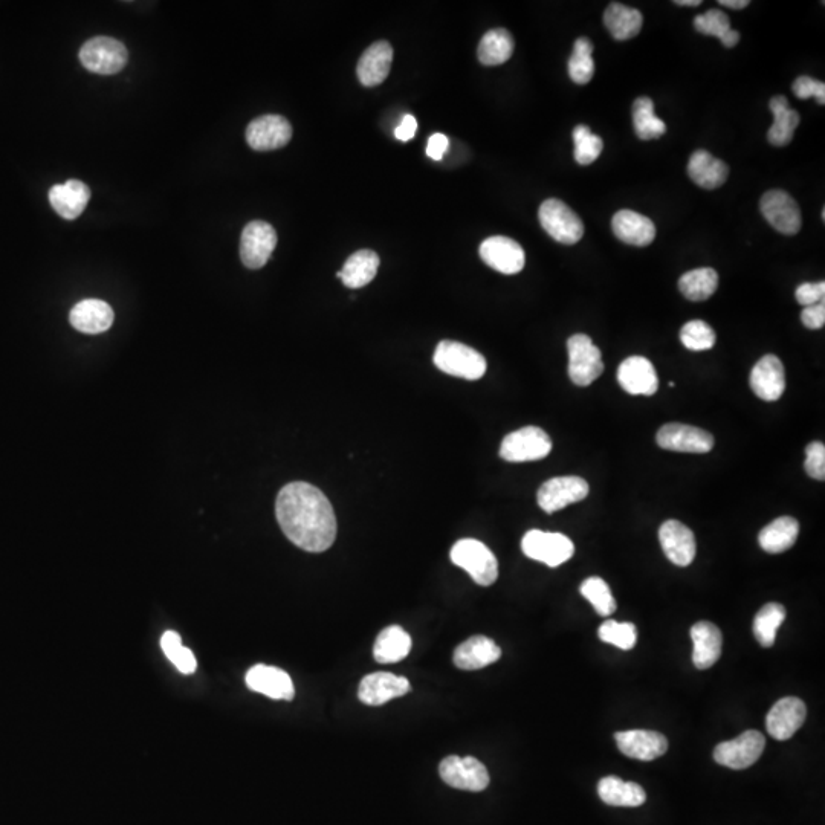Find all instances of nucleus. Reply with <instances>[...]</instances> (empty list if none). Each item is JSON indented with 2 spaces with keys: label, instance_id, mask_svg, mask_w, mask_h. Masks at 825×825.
I'll return each instance as SVG.
<instances>
[{
  "label": "nucleus",
  "instance_id": "35",
  "mask_svg": "<svg viewBox=\"0 0 825 825\" xmlns=\"http://www.w3.org/2000/svg\"><path fill=\"white\" fill-rule=\"evenodd\" d=\"M410 650V635L399 625H392L379 633L373 647V656L378 664H396L405 659Z\"/></svg>",
  "mask_w": 825,
  "mask_h": 825
},
{
  "label": "nucleus",
  "instance_id": "34",
  "mask_svg": "<svg viewBox=\"0 0 825 825\" xmlns=\"http://www.w3.org/2000/svg\"><path fill=\"white\" fill-rule=\"evenodd\" d=\"M800 525L792 517H780L772 521L758 535L761 549L767 554H783L796 543Z\"/></svg>",
  "mask_w": 825,
  "mask_h": 825
},
{
  "label": "nucleus",
  "instance_id": "31",
  "mask_svg": "<svg viewBox=\"0 0 825 825\" xmlns=\"http://www.w3.org/2000/svg\"><path fill=\"white\" fill-rule=\"evenodd\" d=\"M379 257L375 251L361 250L347 259L337 277L350 289H360L369 285L376 277Z\"/></svg>",
  "mask_w": 825,
  "mask_h": 825
},
{
  "label": "nucleus",
  "instance_id": "26",
  "mask_svg": "<svg viewBox=\"0 0 825 825\" xmlns=\"http://www.w3.org/2000/svg\"><path fill=\"white\" fill-rule=\"evenodd\" d=\"M91 190L85 182L71 179L65 184L54 185L49 190V202L55 213L63 219L74 220L88 207Z\"/></svg>",
  "mask_w": 825,
  "mask_h": 825
},
{
  "label": "nucleus",
  "instance_id": "29",
  "mask_svg": "<svg viewBox=\"0 0 825 825\" xmlns=\"http://www.w3.org/2000/svg\"><path fill=\"white\" fill-rule=\"evenodd\" d=\"M392 62V45L389 42H376L361 55L356 74L364 86L373 88L389 77Z\"/></svg>",
  "mask_w": 825,
  "mask_h": 825
},
{
  "label": "nucleus",
  "instance_id": "54",
  "mask_svg": "<svg viewBox=\"0 0 825 825\" xmlns=\"http://www.w3.org/2000/svg\"><path fill=\"white\" fill-rule=\"evenodd\" d=\"M722 7L732 8V10H743L748 7L749 0H720Z\"/></svg>",
  "mask_w": 825,
  "mask_h": 825
},
{
  "label": "nucleus",
  "instance_id": "4",
  "mask_svg": "<svg viewBox=\"0 0 825 825\" xmlns=\"http://www.w3.org/2000/svg\"><path fill=\"white\" fill-rule=\"evenodd\" d=\"M538 217L544 231L563 245H575L583 239V220L560 199L544 201L538 211Z\"/></svg>",
  "mask_w": 825,
  "mask_h": 825
},
{
  "label": "nucleus",
  "instance_id": "20",
  "mask_svg": "<svg viewBox=\"0 0 825 825\" xmlns=\"http://www.w3.org/2000/svg\"><path fill=\"white\" fill-rule=\"evenodd\" d=\"M615 740L619 751L633 760L653 761L668 751L667 737L659 732L633 729V731L618 732Z\"/></svg>",
  "mask_w": 825,
  "mask_h": 825
},
{
  "label": "nucleus",
  "instance_id": "32",
  "mask_svg": "<svg viewBox=\"0 0 825 825\" xmlns=\"http://www.w3.org/2000/svg\"><path fill=\"white\" fill-rule=\"evenodd\" d=\"M775 120L767 133V140L772 146L786 147L793 140L796 127L800 124V115L796 110L790 109L789 100L784 95H777L769 103Z\"/></svg>",
  "mask_w": 825,
  "mask_h": 825
},
{
  "label": "nucleus",
  "instance_id": "42",
  "mask_svg": "<svg viewBox=\"0 0 825 825\" xmlns=\"http://www.w3.org/2000/svg\"><path fill=\"white\" fill-rule=\"evenodd\" d=\"M161 648L182 674L195 673L198 668L195 654L182 645L181 636L176 631H165L161 638Z\"/></svg>",
  "mask_w": 825,
  "mask_h": 825
},
{
  "label": "nucleus",
  "instance_id": "28",
  "mask_svg": "<svg viewBox=\"0 0 825 825\" xmlns=\"http://www.w3.org/2000/svg\"><path fill=\"white\" fill-rule=\"evenodd\" d=\"M612 228L615 236L627 245L648 246L656 237L653 220L636 211H618L613 216Z\"/></svg>",
  "mask_w": 825,
  "mask_h": 825
},
{
  "label": "nucleus",
  "instance_id": "56",
  "mask_svg": "<svg viewBox=\"0 0 825 825\" xmlns=\"http://www.w3.org/2000/svg\"><path fill=\"white\" fill-rule=\"evenodd\" d=\"M674 4L679 5V7H699L702 2L700 0H676Z\"/></svg>",
  "mask_w": 825,
  "mask_h": 825
},
{
  "label": "nucleus",
  "instance_id": "27",
  "mask_svg": "<svg viewBox=\"0 0 825 825\" xmlns=\"http://www.w3.org/2000/svg\"><path fill=\"white\" fill-rule=\"evenodd\" d=\"M693 662L699 670H708L722 656L723 636L717 625L700 621L691 627Z\"/></svg>",
  "mask_w": 825,
  "mask_h": 825
},
{
  "label": "nucleus",
  "instance_id": "3",
  "mask_svg": "<svg viewBox=\"0 0 825 825\" xmlns=\"http://www.w3.org/2000/svg\"><path fill=\"white\" fill-rule=\"evenodd\" d=\"M450 557L456 566L470 573L474 583L479 586H492L499 578L497 558L482 541L474 538L457 541L451 549Z\"/></svg>",
  "mask_w": 825,
  "mask_h": 825
},
{
  "label": "nucleus",
  "instance_id": "11",
  "mask_svg": "<svg viewBox=\"0 0 825 825\" xmlns=\"http://www.w3.org/2000/svg\"><path fill=\"white\" fill-rule=\"evenodd\" d=\"M761 213L778 233L795 236L803 227L801 210L795 199L783 190L764 193L760 202Z\"/></svg>",
  "mask_w": 825,
  "mask_h": 825
},
{
  "label": "nucleus",
  "instance_id": "49",
  "mask_svg": "<svg viewBox=\"0 0 825 825\" xmlns=\"http://www.w3.org/2000/svg\"><path fill=\"white\" fill-rule=\"evenodd\" d=\"M793 94L800 100H807V98H816L819 104L824 106L825 103V83L815 80L812 77L796 78L792 86Z\"/></svg>",
  "mask_w": 825,
  "mask_h": 825
},
{
  "label": "nucleus",
  "instance_id": "24",
  "mask_svg": "<svg viewBox=\"0 0 825 825\" xmlns=\"http://www.w3.org/2000/svg\"><path fill=\"white\" fill-rule=\"evenodd\" d=\"M69 321L78 332H83V334H103L114 323V311L106 301L89 298V300L80 301L72 308Z\"/></svg>",
  "mask_w": 825,
  "mask_h": 825
},
{
  "label": "nucleus",
  "instance_id": "1",
  "mask_svg": "<svg viewBox=\"0 0 825 825\" xmlns=\"http://www.w3.org/2000/svg\"><path fill=\"white\" fill-rule=\"evenodd\" d=\"M275 515L289 541L312 554L329 549L337 538V517L326 495L311 483L283 486L275 500Z\"/></svg>",
  "mask_w": 825,
  "mask_h": 825
},
{
  "label": "nucleus",
  "instance_id": "44",
  "mask_svg": "<svg viewBox=\"0 0 825 825\" xmlns=\"http://www.w3.org/2000/svg\"><path fill=\"white\" fill-rule=\"evenodd\" d=\"M573 144H575V161L580 165H590L599 158L602 153L601 138L592 133L590 127L580 124L573 129Z\"/></svg>",
  "mask_w": 825,
  "mask_h": 825
},
{
  "label": "nucleus",
  "instance_id": "18",
  "mask_svg": "<svg viewBox=\"0 0 825 825\" xmlns=\"http://www.w3.org/2000/svg\"><path fill=\"white\" fill-rule=\"evenodd\" d=\"M807 717L806 703L798 697H784L775 703L767 714L766 728L775 740H789L804 725Z\"/></svg>",
  "mask_w": 825,
  "mask_h": 825
},
{
  "label": "nucleus",
  "instance_id": "39",
  "mask_svg": "<svg viewBox=\"0 0 825 825\" xmlns=\"http://www.w3.org/2000/svg\"><path fill=\"white\" fill-rule=\"evenodd\" d=\"M633 124L639 140H657L667 133V124L654 114V103L651 98L641 97L633 104Z\"/></svg>",
  "mask_w": 825,
  "mask_h": 825
},
{
  "label": "nucleus",
  "instance_id": "50",
  "mask_svg": "<svg viewBox=\"0 0 825 825\" xmlns=\"http://www.w3.org/2000/svg\"><path fill=\"white\" fill-rule=\"evenodd\" d=\"M795 297L804 308L821 303L825 297V283H803L796 288Z\"/></svg>",
  "mask_w": 825,
  "mask_h": 825
},
{
  "label": "nucleus",
  "instance_id": "51",
  "mask_svg": "<svg viewBox=\"0 0 825 825\" xmlns=\"http://www.w3.org/2000/svg\"><path fill=\"white\" fill-rule=\"evenodd\" d=\"M801 321L807 329H822L825 324V301L804 308L801 312Z\"/></svg>",
  "mask_w": 825,
  "mask_h": 825
},
{
  "label": "nucleus",
  "instance_id": "53",
  "mask_svg": "<svg viewBox=\"0 0 825 825\" xmlns=\"http://www.w3.org/2000/svg\"><path fill=\"white\" fill-rule=\"evenodd\" d=\"M416 129H418V121L413 115H405L404 120L401 121L398 127H396L395 135L399 141H410L413 136L416 135Z\"/></svg>",
  "mask_w": 825,
  "mask_h": 825
},
{
  "label": "nucleus",
  "instance_id": "45",
  "mask_svg": "<svg viewBox=\"0 0 825 825\" xmlns=\"http://www.w3.org/2000/svg\"><path fill=\"white\" fill-rule=\"evenodd\" d=\"M680 341L683 346L693 352H703L712 349L717 341L714 329L702 320H693L686 323L680 330Z\"/></svg>",
  "mask_w": 825,
  "mask_h": 825
},
{
  "label": "nucleus",
  "instance_id": "41",
  "mask_svg": "<svg viewBox=\"0 0 825 825\" xmlns=\"http://www.w3.org/2000/svg\"><path fill=\"white\" fill-rule=\"evenodd\" d=\"M569 75L576 85H587L595 75L593 43L587 37H580L573 45L572 57L569 60Z\"/></svg>",
  "mask_w": 825,
  "mask_h": 825
},
{
  "label": "nucleus",
  "instance_id": "2",
  "mask_svg": "<svg viewBox=\"0 0 825 825\" xmlns=\"http://www.w3.org/2000/svg\"><path fill=\"white\" fill-rule=\"evenodd\" d=\"M433 363L440 372L447 375L463 378L466 381H477L486 373L485 356L473 347L457 341H440L434 352Z\"/></svg>",
  "mask_w": 825,
  "mask_h": 825
},
{
  "label": "nucleus",
  "instance_id": "43",
  "mask_svg": "<svg viewBox=\"0 0 825 825\" xmlns=\"http://www.w3.org/2000/svg\"><path fill=\"white\" fill-rule=\"evenodd\" d=\"M581 595L595 607L599 616L613 615L616 612V601L613 598L612 590L599 576L587 578L580 587Z\"/></svg>",
  "mask_w": 825,
  "mask_h": 825
},
{
  "label": "nucleus",
  "instance_id": "46",
  "mask_svg": "<svg viewBox=\"0 0 825 825\" xmlns=\"http://www.w3.org/2000/svg\"><path fill=\"white\" fill-rule=\"evenodd\" d=\"M599 639L621 650H631L638 642V630L631 622L605 621L598 630Z\"/></svg>",
  "mask_w": 825,
  "mask_h": 825
},
{
  "label": "nucleus",
  "instance_id": "38",
  "mask_svg": "<svg viewBox=\"0 0 825 825\" xmlns=\"http://www.w3.org/2000/svg\"><path fill=\"white\" fill-rule=\"evenodd\" d=\"M719 288V274L712 268H699L680 277L679 289L691 301H705Z\"/></svg>",
  "mask_w": 825,
  "mask_h": 825
},
{
  "label": "nucleus",
  "instance_id": "22",
  "mask_svg": "<svg viewBox=\"0 0 825 825\" xmlns=\"http://www.w3.org/2000/svg\"><path fill=\"white\" fill-rule=\"evenodd\" d=\"M618 382L630 395L653 396L659 389L656 369L644 356H630L618 369Z\"/></svg>",
  "mask_w": 825,
  "mask_h": 825
},
{
  "label": "nucleus",
  "instance_id": "6",
  "mask_svg": "<svg viewBox=\"0 0 825 825\" xmlns=\"http://www.w3.org/2000/svg\"><path fill=\"white\" fill-rule=\"evenodd\" d=\"M521 550L526 557L549 567L561 566L575 554V546L569 537L558 532H544L538 529L529 531L523 537Z\"/></svg>",
  "mask_w": 825,
  "mask_h": 825
},
{
  "label": "nucleus",
  "instance_id": "5",
  "mask_svg": "<svg viewBox=\"0 0 825 825\" xmlns=\"http://www.w3.org/2000/svg\"><path fill=\"white\" fill-rule=\"evenodd\" d=\"M552 440L541 428L529 425L509 433L500 447V457L506 462H534L549 456Z\"/></svg>",
  "mask_w": 825,
  "mask_h": 825
},
{
  "label": "nucleus",
  "instance_id": "48",
  "mask_svg": "<svg viewBox=\"0 0 825 825\" xmlns=\"http://www.w3.org/2000/svg\"><path fill=\"white\" fill-rule=\"evenodd\" d=\"M806 473L812 479L825 480V445L822 442H812L806 448Z\"/></svg>",
  "mask_w": 825,
  "mask_h": 825
},
{
  "label": "nucleus",
  "instance_id": "23",
  "mask_svg": "<svg viewBox=\"0 0 825 825\" xmlns=\"http://www.w3.org/2000/svg\"><path fill=\"white\" fill-rule=\"evenodd\" d=\"M410 691V682L405 677L392 673H373L360 683L358 697L370 706H381L390 700L405 696Z\"/></svg>",
  "mask_w": 825,
  "mask_h": 825
},
{
  "label": "nucleus",
  "instance_id": "21",
  "mask_svg": "<svg viewBox=\"0 0 825 825\" xmlns=\"http://www.w3.org/2000/svg\"><path fill=\"white\" fill-rule=\"evenodd\" d=\"M246 686L254 693L274 700H292L295 696L291 676L280 668L256 665L245 677Z\"/></svg>",
  "mask_w": 825,
  "mask_h": 825
},
{
  "label": "nucleus",
  "instance_id": "30",
  "mask_svg": "<svg viewBox=\"0 0 825 825\" xmlns=\"http://www.w3.org/2000/svg\"><path fill=\"white\" fill-rule=\"evenodd\" d=\"M688 175L699 187L715 190L725 184L729 167L722 159L715 158L706 150H697L688 162Z\"/></svg>",
  "mask_w": 825,
  "mask_h": 825
},
{
  "label": "nucleus",
  "instance_id": "19",
  "mask_svg": "<svg viewBox=\"0 0 825 825\" xmlns=\"http://www.w3.org/2000/svg\"><path fill=\"white\" fill-rule=\"evenodd\" d=\"M751 389L763 401L774 402L786 390V372L783 363L775 355H766L755 364L751 372Z\"/></svg>",
  "mask_w": 825,
  "mask_h": 825
},
{
  "label": "nucleus",
  "instance_id": "47",
  "mask_svg": "<svg viewBox=\"0 0 825 825\" xmlns=\"http://www.w3.org/2000/svg\"><path fill=\"white\" fill-rule=\"evenodd\" d=\"M694 26H696V30L699 31L700 34L717 37V39H720V42H722V40L728 36L729 31L732 30L729 17L726 16L722 10H717V8H712V10L697 16L696 19H694Z\"/></svg>",
  "mask_w": 825,
  "mask_h": 825
},
{
  "label": "nucleus",
  "instance_id": "25",
  "mask_svg": "<svg viewBox=\"0 0 825 825\" xmlns=\"http://www.w3.org/2000/svg\"><path fill=\"white\" fill-rule=\"evenodd\" d=\"M502 657V650L486 636H473L460 644L454 651V665L459 670H482L495 664Z\"/></svg>",
  "mask_w": 825,
  "mask_h": 825
},
{
  "label": "nucleus",
  "instance_id": "7",
  "mask_svg": "<svg viewBox=\"0 0 825 825\" xmlns=\"http://www.w3.org/2000/svg\"><path fill=\"white\" fill-rule=\"evenodd\" d=\"M567 352H569V376L573 384L587 387L604 372L601 350L587 335L576 334L570 337L567 341Z\"/></svg>",
  "mask_w": 825,
  "mask_h": 825
},
{
  "label": "nucleus",
  "instance_id": "16",
  "mask_svg": "<svg viewBox=\"0 0 825 825\" xmlns=\"http://www.w3.org/2000/svg\"><path fill=\"white\" fill-rule=\"evenodd\" d=\"M479 253L489 268L502 274H518L525 268V250L521 248L520 243L509 237H489L480 245Z\"/></svg>",
  "mask_w": 825,
  "mask_h": 825
},
{
  "label": "nucleus",
  "instance_id": "15",
  "mask_svg": "<svg viewBox=\"0 0 825 825\" xmlns=\"http://www.w3.org/2000/svg\"><path fill=\"white\" fill-rule=\"evenodd\" d=\"M291 138V123L282 115H263L251 121L246 129V141L257 152L282 149Z\"/></svg>",
  "mask_w": 825,
  "mask_h": 825
},
{
  "label": "nucleus",
  "instance_id": "8",
  "mask_svg": "<svg viewBox=\"0 0 825 825\" xmlns=\"http://www.w3.org/2000/svg\"><path fill=\"white\" fill-rule=\"evenodd\" d=\"M129 60L126 46L110 37H94L80 49V62L88 71L114 75L123 71Z\"/></svg>",
  "mask_w": 825,
  "mask_h": 825
},
{
  "label": "nucleus",
  "instance_id": "14",
  "mask_svg": "<svg viewBox=\"0 0 825 825\" xmlns=\"http://www.w3.org/2000/svg\"><path fill=\"white\" fill-rule=\"evenodd\" d=\"M657 445L676 453H709L714 447V437L702 428L686 424H665L657 431Z\"/></svg>",
  "mask_w": 825,
  "mask_h": 825
},
{
  "label": "nucleus",
  "instance_id": "9",
  "mask_svg": "<svg viewBox=\"0 0 825 825\" xmlns=\"http://www.w3.org/2000/svg\"><path fill=\"white\" fill-rule=\"evenodd\" d=\"M439 774L445 784L466 792H482L489 786L488 770L474 757L451 755L440 763Z\"/></svg>",
  "mask_w": 825,
  "mask_h": 825
},
{
  "label": "nucleus",
  "instance_id": "52",
  "mask_svg": "<svg viewBox=\"0 0 825 825\" xmlns=\"http://www.w3.org/2000/svg\"><path fill=\"white\" fill-rule=\"evenodd\" d=\"M448 144H450V141L444 133H434L428 140L427 155L434 161H440L444 158V153L447 152Z\"/></svg>",
  "mask_w": 825,
  "mask_h": 825
},
{
  "label": "nucleus",
  "instance_id": "40",
  "mask_svg": "<svg viewBox=\"0 0 825 825\" xmlns=\"http://www.w3.org/2000/svg\"><path fill=\"white\" fill-rule=\"evenodd\" d=\"M786 619V609L778 602H769L757 613L754 619V635L758 644L770 648L777 639L778 628Z\"/></svg>",
  "mask_w": 825,
  "mask_h": 825
},
{
  "label": "nucleus",
  "instance_id": "12",
  "mask_svg": "<svg viewBox=\"0 0 825 825\" xmlns=\"http://www.w3.org/2000/svg\"><path fill=\"white\" fill-rule=\"evenodd\" d=\"M589 483L581 477L564 476L547 480L538 489L537 502L547 514L561 511L566 506L581 502L589 495Z\"/></svg>",
  "mask_w": 825,
  "mask_h": 825
},
{
  "label": "nucleus",
  "instance_id": "10",
  "mask_svg": "<svg viewBox=\"0 0 825 825\" xmlns=\"http://www.w3.org/2000/svg\"><path fill=\"white\" fill-rule=\"evenodd\" d=\"M766 746L761 732L746 731L734 740L723 741L714 749V760L729 769H748L760 760Z\"/></svg>",
  "mask_w": 825,
  "mask_h": 825
},
{
  "label": "nucleus",
  "instance_id": "13",
  "mask_svg": "<svg viewBox=\"0 0 825 825\" xmlns=\"http://www.w3.org/2000/svg\"><path fill=\"white\" fill-rule=\"evenodd\" d=\"M277 246V233L263 220L246 225L240 239V259L250 269H260L268 263Z\"/></svg>",
  "mask_w": 825,
  "mask_h": 825
},
{
  "label": "nucleus",
  "instance_id": "36",
  "mask_svg": "<svg viewBox=\"0 0 825 825\" xmlns=\"http://www.w3.org/2000/svg\"><path fill=\"white\" fill-rule=\"evenodd\" d=\"M604 23L616 40H630L641 33L644 17L636 8L613 2L605 10Z\"/></svg>",
  "mask_w": 825,
  "mask_h": 825
},
{
  "label": "nucleus",
  "instance_id": "33",
  "mask_svg": "<svg viewBox=\"0 0 825 825\" xmlns=\"http://www.w3.org/2000/svg\"><path fill=\"white\" fill-rule=\"evenodd\" d=\"M599 798L613 807H639L647 801V793L639 784L618 777H605L598 783Z\"/></svg>",
  "mask_w": 825,
  "mask_h": 825
},
{
  "label": "nucleus",
  "instance_id": "37",
  "mask_svg": "<svg viewBox=\"0 0 825 825\" xmlns=\"http://www.w3.org/2000/svg\"><path fill=\"white\" fill-rule=\"evenodd\" d=\"M514 39L509 31L503 28L488 31L482 37L477 49V57L485 66H499L508 62L514 54Z\"/></svg>",
  "mask_w": 825,
  "mask_h": 825
},
{
  "label": "nucleus",
  "instance_id": "55",
  "mask_svg": "<svg viewBox=\"0 0 825 825\" xmlns=\"http://www.w3.org/2000/svg\"><path fill=\"white\" fill-rule=\"evenodd\" d=\"M738 42H740V33L735 30L729 31L728 36L722 40L723 46H726V48H734Z\"/></svg>",
  "mask_w": 825,
  "mask_h": 825
},
{
  "label": "nucleus",
  "instance_id": "17",
  "mask_svg": "<svg viewBox=\"0 0 825 825\" xmlns=\"http://www.w3.org/2000/svg\"><path fill=\"white\" fill-rule=\"evenodd\" d=\"M660 546L671 563L690 566L696 557L697 546L693 531L677 520L665 521L659 529Z\"/></svg>",
  "mask_w": 825,
  "mask_h": 825
}]
</instances>
